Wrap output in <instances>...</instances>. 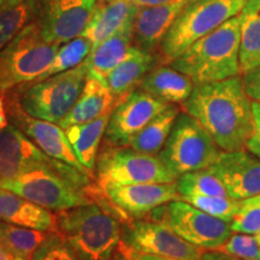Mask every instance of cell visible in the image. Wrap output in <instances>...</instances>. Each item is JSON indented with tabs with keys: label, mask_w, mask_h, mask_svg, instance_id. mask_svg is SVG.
<instances>
[{
	"label": "cell",
	"mask_w": 260,
	"mask_h": 260,
	"mask_svg": "<svg viewBox=\"0 0 260 260\" xmlns=\"http://www.w3.org/2000/svg\"><path fill=\"white\" fill-rule=\"evenodd\" d=\"M183 109L207 130L220 151L246 149L253 129L252 102L240 76L198 84Z\"/></svg>",
	"instance_id": "obj_1"
},
{
	"label": "cell",
	"mask_w": 260,
	"mask_h": 260,
	"mask_svg": "<svg viewBox=\"0 0 260 260\" xmlns=\"http://www.w3.org/2000/svg\"><path fill=\"white\" fill-rule=\"evenodd\" d=\"M171 67L198 84L240 76V23L237 16L228 19L194 42Z\"/></svg>",
	"instance_id": "obj_2"
},
{
	"label": "cell",
	"mask_w": 260,
	"mask_h": 260,
	"mask_svg": "<svg viewBox=\"0 0 260 260\" xmlns=\"http://www.w3.org/2000/svg\"><path fill=\"white\" fill-rule=\"evenodd\" d=\"M56 230L80 260H112L122 240L119 220L95 203L59 211Z\"/></svg>",
	"instance_id": "obj_3"
},
{
	"label": "cell",
	"mask_w": 260,
	"mask_h": 260,
	"mask_svg": "<svg viewBox=\"0 0 260 260\" xmlns=\"http://www.w3.org/2000/svg\"><path fill=\"white\" fill-rule=\"evenodd\" d=\"M42 38L40 24L31 21L0 50V93L38 79L59 50Z\"/></svg>",
	"instance_id": "obj_4"
},
{
	"label": "cell",
	"mask_w": 260,
	"mask_h": 260,
	"mask_svg": "<svg viewBox=\"0 0 260 260\" xmlns=\"http://www.w3.org/2000/svg\"><path fill=\"white\" fill-rule=\"evenodd\" d=\"M245 4L246 0H198L187 4L161 42L164 60L171 63L194 42L239 15Z\"/></svg>",
	"instance_id": "obj_5"
},
{
	"label": "cell",
	"mask_w": 260,
	"mask_h": 260,
	"mask_svg": "<svg viewBox=\"0 0 260 260\" xmlns=\"http://www.w3.org/2000/svg\"><path fill=\"white\" fill-rule=\"evenodd\" d=\"M86 79L87 69L81 63L48 79L27 83V87L23 84L21 95L16 98L29 116L58 124L77 102Z\"/></svg>",
	"instance_id": "obj_6"
},
{
	"label": "cell",
	"mask_w": 260,
	"mask_h": 260,
	"mask_svg": "<svg viewBox=\"0 0 260 260\" xmlns=\"http://www.w3.org/2000/svg\"><path fill=\"white\" fill-rule=\"evenodd\" d=\"M220 149L207 130L187 112L180 113L158 157L177 178L187 172L209 169Z\"/></svg>",
	"instance_id": "obj_7"
},
{
	"label": "cell",
	"mask_w": 260,
	"mask_h": 260,
	"mask_svg": "<svg viewBox=\"0 0 260 260\" xmlns=\"http://www.w3.org/2000/svg\"><path fill=\"white\" fill-rule=\"evenodd\" d=\"M35 168L53 169L83 190L90 184L88 175L47 155L24 133L9 124L0 132V180L15 178Z\"/></svg>",
	"instance_id": "obj_8"
},
{
	"label": "cell",
	"mask_w": 260,
	"mask_h": 260,
	"mask_svg": "<svg viewBox=\"0 0 260 260\" xmlns=\"http://www.w3.org/2000/svg\"><path fill=\"white\" fill-rule=\"evenodd\" d=\"M149 217L204 251H216L233 234L230 223L216 218L182 199L161 205L152 211Z\"/></svg>",
	"instance_id": "obj_9"
},
{
	"label": "cell",
	"mask_w": 260,
	"mask_h": 260,
	"mask_svg": "<svg viewBox=\"0 0 260 260\" xmlns=\"http://www.w3.org/2000/svg\"><path fill=\"white\" fill-rule=\"evenodd\" d=\"M0 186L54 212L92 203L82 188L50 168H35L15 178L0 180Z\"/></svg>",
	"instance_id": "obj_10"
},
{
	"label": "cell",
	"mask_w": 260,
	"mask_h": 260,
	"mask_svg": "<svg viewBox=\"0 0 260 260\" xmlns=\"http://www.w3.org/2000/svg\"><path fill=\"white\" fill-rule=\"evenodd\" d=\"M177 177L158 155L126 147L106 148L96 161L98 186L133 183H172Z\"/></svg>",
	"instance_id": "obj_11"
},
{
	"label": "cell",
	"mask_w": 260,
	"mask_h": 260,
	"mask_svg": "<svg viewBox=\"0 0 260 260\" xmlns=\"http://www.w3.org/2000/svg\"><path fill=\"white\" fill-rule=\"evenodd\" d=\"M123 245L134 251L177 260H200L204 249L152 219L130 220L122 229Z\"/></svg>",
	"instance_id": "obj_12"
},
{
	"label": "cell",
	"mask_w": 260,
	"mask_h": 260,
	"mask_svg": "<svg viewBox=\"0 0 260 260\" xmlns=\"http://www.w3.org/2000/svg\"><path fill=\"white\" fill-rule=\"evenodd\" d=\"M169 105L142 89L128 93L113 107L105 132L107 144L113 147H128L140 130Z\"/></svg>",
	"instance_id": "obj_13"
},
{
	"label": "cell",
	"mask_w": 260,
	"mask_h": 260,
	"mask_svg": "<svg viewBox=\"0 0 260 260\" xmlns=\"http://www.w3.org/2000/svg\"><path fill=\"white\" fill-rule=\"evenodd\" d=\"M8 112L12 124L24 133L41 151L92 177V174L81 164L79 158L76 157L73 146L65 134V130L59 124L29 116L19 106L17 98L15 95L9 100Z\"/></svg>",
	"instance_id": "obj_14"
},
{
	"label": "cell",
	"mask_w": 260,
	"mask_h": 260,
	"mask_svg": "<svg viewBox=\"0 0 260 260\" xmlns=\"http://www.w3.org/2000/svg\"><path fill=\"white\" fill-rule=\"evenodd\" d=\"M96 5V0H51L38 19L42 38L63 45L82 37Z\"/></svg>",
	"instance_id": "obj_15"
},
{
	"label": "cell",
	"mask_w": 260,
	"mask_h": 260,
	"mask_svg": "<svg viewBox=\"0 0 260 260\" xmlns=\"http://www.w3.org/2000/svg\"><path fill=\"white\" fill-rule=\"evenodd\" d=\"M209 170L223 182L233 199L241 201L260 194V159L248 151H220Z\"/></svg>",
	"instance_id": "obj_16"
},
{
	"label": "cell",
	"mask_w": 260,
	"mask_h": 260,
	"mask_svg": "<svg viewBox=\"0 0 260 260\" xmlns=\"http://www.w3.org/2000/svg\"><path fill=\"white\" fill-rule=\"evenodd\" d=\"M106 197L128 217H142L161 205L181 199L172 183H110L100 187Z\"/></svg>",
	"instance_id": "obj_17"
},
{
	"label": "cell",
	"mask_w": 260,
	"mask_h": 260,
	"mask_svg": "<svg viewBox=\"0 0 260 260\" xmlns=\"http://www.w3.org/2000/svg\"><path fill=\"white\" fill-rule=\"evenodd\" d=\"M187 4H189L187 0H178L170 4L139 8L133 23L135 46L151 52L161 45L171 25Z\"/></svg>",
	"instance_id": "obj_18"
},
{
	"label": "cell",
	"mask_w": 260,
	"mask_h": 260,
	"mask_svg": "<svg viewBox=\"0 0 260 260\" xmlns=\"http://www.w3.org/2000/svg\"><path fill=\"white\" fill-rule=\"evenodd\" d=\"M139 8L132 0H112L98 4L82 37L94 46L133 23Z\"/></svg>",
	"instance_id": "obj_19"
},
{
	"label": "cell",
	"mask_w": 260,
	"mask_h": 260,
	"mask_svg": "<svg viewBox=\"0 0 260 260\" xmlns=\"http://www.w3.org/2000/svg\"><path fill=\"white\" fill-rule=\"evenodd\" d=\"M0 220L15 225L38 229L42 232H57L56 216L14 191L0 186Z\"/></svg>",
	"instance_id": "obj_20"
},
{
	"label": "cell",
	"mask_w": 260,
	"mask_h": 260,
	"mask_svg": "<svg viewBox=\"0 0 260 260\" xmlns=\"http://www.w3.org/2000/svg\"><path fill=\"white\" fill-rule=\"evenodd\" d=\"M133 23L92 48L88 57L83 60L87 76L95 77L105 83L109 74L129 56L133 50Z\"/></svg>",
	"instance_id": "obj_21"
},
{
	"label": "cell",
	"mask_w": 260,
	"mask_h": 260,
	"mask_svg": "<svg viewBox=\"0 0 260 260\" xmlns=\"http://www.w3.org/2000/svg\"><path fill=\"white\" fill-rule=\"evenodd\" d=\"M115 105L116 98L110 92L109 87L95 77L87 76L79 99L58 124L67 129L71 125L90 122L112 111Z\"/></svg>",
	"instance_id": "obj_22"
},
{
	"label": "cell",
	"mask_w": 260,
	"mask_h": 260,
	"mask_svg": "<svg viewBox=\"0 0 260 260\" xmlns=\"http://www.w3.org/2000/svg\"><path fill=\"white\" fill-rule=\"evenodd\" d=\"M140 87L167 104H183L190 96L195 84L187 75L172 67H159L146 75Z\"/></svg>",
	"instance_id": "obj_23"
},
{
	"label": "cell",
	"mask_w": 260,
	"mask_h": 260,
	"mask_svg": "<svg viewBox=\"0 0 260 260\" xmlns=\"http://www.w3.org/2000/svg\"><path fill=\"white\" fill-rule=\"evenodd\" d=\"M111 112H107L90 122L75 124L64 129L76 157L92 175L96 167L98 151L109 124Z\"/></svg>",
	"instance_id": "obj_24"
},
{
	"label": "cell",
	"mask_w": 260,
	"mask_h": 260,
	"mask_svg": "<svg viewBox=\"0 0 260 260\" xmlns=\"http://www.w3.org/2000/svg\"><path fill=\"white\" fill-rule=\"evenodd\" d=\"M153 65L154 57L151 52L133 46L129 56L109 74L105 84L116 99H122L132 92L133 87L141 82V80L152 70Z\"/></svg>",
	"instance_id": "obj_25"
},
{
	"label": "cell",
	"mask_w": 260,
	"mask_h": 260,
	"mask_svg": "<svg viewBox=\"0 0 260 260\" xmlns=\"http://www.w3.org/2000/svg\"><path fill=\"white\" fill-rule=\"evenodd\" d=\"M237 18L240 23V71L243 75L260 64V0H246Z\"/></svg>",
	"instance_id": "obj_26"
},
{
	"label": "cell",
	"mask_w": 260,
	"mask_h": 260,
	"mask_svg": "<svg viewBox=\"0 0 260 260\" xmlns=\"http://www.w3.org/2000/svg\"><path fill=\"white\" fill-rule=\"evenodd\" d=\"M180 111L176 106L169 105L155 116L130 141L128 147L146 154H158L168 141Z\"/></svg>",
	"instance_id": "obj_27"
},
{
	"label": "cell",
	"mask_w": 260,
	"mask_h": 260,
	"mask_svg": "<svg viewBox=\"0 0 260 260\" xmlns=\"http://www.w3.org/2000/svg\"><path fill=\"white\" fill-rule=\"evenodd\" d=\"M51 233L0 222V245L17 258L31 260L32 254Z\"/></svg>",
	"instance_id": "obj_28"
},
{
	"label": "cell",
	"mask_w": 260,
	"mask_h": 260,
	"mask_svg": "<svg viewBox=\"0 0 260 260\" xmlns=\"http://www.w3.org/2000/svg\"><path fill=\"white\" fill-rule=\"evenodd\" d=\"M92 48L93 45L90 44V41L83 37H79L74 39V40L60 45L59 50L57 51L56 56H54L50 67L32 82L48 79V77L53 76V75L76 68L77 65L83 63V60L88 57Z\"/></svg>",
	"instance_id": "obj_29"
},
{
	"label": "cell",
	"mask_w": 260,
	"mask_h": 260,
	"mask_svg": "<svg viewBox=\"0 0 260 260\" xmlns=\"http://www.w3.org/2000/svg\"><path fill=\"white\" fill-rule=\"evenodd\" d=\"M39 0H24L0 10V50L14 39L37 15Z\"/></svg>",
	"instance_id": "obj_30"
},
{
	"label": "cell",
	"mask_w": 260,
	"mask_h": 260,
	"mask_svg": "<svg viewBox=\"0 0 260 260\" xmlns=\"http://www.w3.org/2000/svg\"><path fill=\"white\" fill-rule=\"evenodd\" d=\"M180 197L204 195V197H229L223 182L209 169L181 175L176 180Z\"/></svg>",
	"instance_id": "obj_31"
},
{
	"label": "cell",
	"mask_w": 260,
	"mask_h": 260,
	"mask_svg": "<svg viewBox=\"0 0 260 260\" xmlns=\"http://www.w3.org/2000/svg\"><path fill=\"white\" fill-rule=\"evenodd\" d=\"M182 200L187 201L193 206L204 211L228 223H232L240 209L241 201L230 197H204V195H187L182 197Z\"/></svg>",
	"instance_id": "obj_32"
},
{
	"label": "cell",
	"mask_w": 260,
	"mask_h": 260,
	"mask_svg": "<svg viewBox=\"0 0 260 260\" xmlns=\"http://www.w3.org/2000/svg\"><path fill=\"white\" fill-rule=\"evenodd\" d=\"M233 233L256 235L260 233V194L241 200L240 209L230 223Z\"/></svg>",
	"instance_id": "obj_33"
},
{
	"label": "cell",
	"mask_w": 260,
	"mask_h": 260,
	"mask_svg": "<svg viewBox=\"0 0 260 260\" xmlns=\"http://www.w3.org/2000/svg\"><path fill=\"white\" fill-rule=\"evenodd\" d=\"M216 251L223 252L239 260H260V246L251 234H232L222 247Z\"/></svg>",
	"instance_id": "obj_34"
},
{
	"label": "cell",
	"mask_w": 260,
	"mask_h": 260,
	"mask_svg": "<svg viewBox=\"0 0 260 260\" xmlns=\"http://www.w3.org/2000/svg\"><path fill=\"white\" fill-rule=\"evenodd\" d=\"M31 260H80V258L59 233L52 232L35 251Z\"/></svg>",
	"instance_id": "obj_35"
},
{
	"label": "cell",
	"mask_w": 260,
	"mask_h": 260,
	"mask_svg": "<svg viewBox=\"0 0 260 260\" xmlns=\"http://www.w3.org/2000/svg\"><path fill=\"white\" fill-rule=\"evenodd\" d=\"M252 117H253V129L247 141L246 149L260 159V102L252 100Z\"/></svg>",
	"instance_id": "obj_36"
},
{
	"label": "cell",
	"mask_w": 260,
	"mask_h": 260,
	"mask_svg": "<svg viewBox=\"0 0 260 260\" xmlns=\"http://www.w3.org/2000/svg\"><path fill=\"white\" fill-rule=\"evenodd\" d=\"M243 87L253 102H260V64L248 73L243 74Z\"/></svg>",
	"instance_id": "obj_37"
},
{
	"label": "cell",
	"mask_w": 260,
	"mask_h": 260,
	"mask_svg": "<svg viewBox=\"0 0 260 260\" xmlns=\"http://www.w3.org/2000/svg\"><path fill=\"white\" fill-rule=\"evenodd\" d=\"M119 251H122L126 255V258L129 260H177L172 258H167V256H159V255H153V254H147V253H141L138 251H134V249H130L128 247L123 245L121 242L118 246Z\"/></svg>",
	"instance_id": "obj_38"
},
{
	"label": "cell",
	"mask_w": 260,
	"mask_h": 260,
	"mask_svg": "<svg viewBox=\"0 0 260 260\" xmlns=\"http://www.w3.org/2000/svg\"><path fill=\"white\" fill-rule=\"evenodd\" d=\"M9 125V112L6 106V100L0 93V132Z\"/></svg>",
	"instance_id": "obj_39"
},
{
	"label": "cell",
	"mask_w": 260,
	"mask_h": 260,
	"mask_svg": "<svg viewBox=\"0 0 260 260\" xmlns=\"http://www.w3.org/2000/svg\"><path fill=\"white\" fill-rule=\"evenodd\" d=\"M200 260H239L219 251H205Z\"/></svg>",
	"instance_id": "obj_40"
},
{
	"label": "cell",
	"mask_w": 260,
	"mask_h": 260,
	"mask_svg": "<svg viewBox=\"0 0 260 260\" xmlns=\"http://www.w3.org/2000/svg\"><path fill=\"white\" fill-rule=\"evenodd\" d=\"M138 8H148V6H157V5H164L170 4V3L178 2V0H132ZM188 2V0H187Z\"/></svg>",
	"instance_id": "obj_41"
},
{
	"label": "cell",
	"mask_w": 260,
	"mask_h": 260,
	"mask_svg": "<svg viewBox=\"0 0 260 260\" xmlns=\"http://www.w3.org/2000/svg\"><path fill=\"white\" fill-rule=\"evenodd\" d=\"M0 260H24V259L17 258V256L11 254L8 249L4 248V247L0 245Z\"/></svg>",
	"instance_id": "obj_42"
},
{
	"label": "cell",
	"mask_w": 260,
	"mask_h": 260,
	"mask_svg": "<svg viewBox=\"0 0 260 260\" xmlns=\"http://www.w3.org/2000/svg\"><path fill=\"white\" fill-rule=\"evenodd\" d=\"M24 2V0H2V4H3V9L5 8H10V6H14L18 3Z\"/></svg>",
	"instance_id": "obj_43"
},
{
	"label": "cell",
	"mask_w": 260,
	"mask_h": 260,
	"mask_svg": "<svg viewBox=\"0 0 260 260\" xmlns=\"http://www.w3.org/2000/svg\"><path fill=\"white\" fill-rule=\"evenodd\" d=\"M112 260H129L128 258H126V255L123 253L122 251H119V249H117L116 254L115 256H113Z\"/></svg>",
	"instance_id": "obj_44"
},
{
	"label": "cell",
	"mask_w": 260,
	"mask_h": 260,
	"mask_svg": "<svg viewBox=\"0 0 260 260\" xmlns=\"http://www.w3.org/2000/svg\"><path fill=\"white\" fill-rule=\"evenodd\" d=\"M254 236H255L256 241H258V243H259V246H260V234H258V235H254Z\"/></svg>",
	"instance_id": "obj_45"
},
{
	"label": "cell",
	"mask_w": 260,
	"mask_h": 260,
	"mask_svg": "<svg viewBox=\"0 0 260 260\" xmlns=\"http://www.w3.org/2000/svg\"><path fill=\"white\" fill-rule=\"evenodd\" d=\"M193 2H198V0H188V3H193Z\"/></svg>",
	"instance_id": "obj_46"
},
{
	"label": "cell",
	"mask_w": 260,
	"mask_h": 260,
	"mask_svg": "<svg viewBox=\"0 0 260 260\" xmlns=\"http://www.w3.org/2000/svg\"><path fill=\"white\" fill-rule=\"evenodd\" d=\"M3 9V4H2V0H0V10Z\"/></svg>",
	"instance_id": "obj_47"
},
{
	"label": "cell",
	"mask_w": 260,
	"mask_h": 260,
	"mask_svg": "<svg viewBox=\"0 0 260 260\" xmlns=\"http://www.w3.org/2000/svg\"><path fill=\"white\" fill-rule=\"evenodd\" d=\"M42 2H47L48 3V2H51V0H42Z\"/></svg>",
	"instance_id": "obj_48"
},
{
	"label": "cell",
	"mask_w": 260,
	"mask_h": 260,
	"mask_svg": "<svg viewBox=\"0 0 260 260\" xmlns=\"http://www.w3.org/2000/svg\"><path fill=\"white\" fill-rule=\"evenodd\" d=\"M104 2H112V0H104Z\"/></svg>",
	"instance_id": "obj_49"
}]
</instances>
